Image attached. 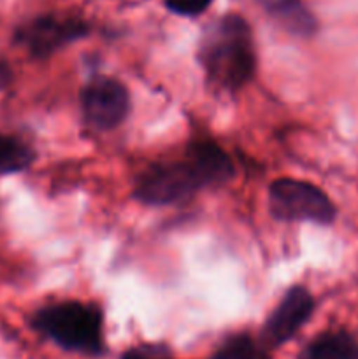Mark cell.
Returning a JSON list of instances; mask_svg holds the SVG:
<instances>
[{
	"instance_id": "obj_1",
	"label": "cell",
	"mask_w": 358,
	"mask_h": 359,
	"mask_svg": "<svg viewBox=\"0 0 358 359\" xmlns=\"http://www.w3.org/2000/svg\"><path fill=\"white\" fill-rule=\"evenodd\" d=\"M199 63L216 90L235 93L253 79L256 70L255 42L248 21L225 14L204 30L199 42Z\"/></svg>"
},
{
	"instance_id": "obj_2",
	"label": "cell",
	"mask_w": 358,
	"mask_h": 359,
	"mask_svg": "<svg viewBox=\"0 0 358 359\" xmlns=\"http://www.w3.org/2000/svg\"><path fill=\"white\" fill-rule=\"evenodd\" d=\"M32 325L56 346L86 356L104 353V318L97 305L69 300L48 305L35 312Z\"/></svg>"
},
{
	"instance_id": "obj_3",
	"label": "cell",
	"mask_w": 358,
	"mask_h": 359,
	"mask_svg": "<svg viewBox=\"0 0 358 359\" xmlns=\"http://www.w3.org/2000/svg\"><path fill=\"white\" fill-rule=\"evenodd\" d=\"M269 210L279 221L330 224L336 217V207L323 189L290 177L276 179L270 184Z\"/></svg>"
},
{
	"instance_id": "obj_4",
	"label": "cell",
	"mask_w": 358,
	"mask_h": 359,
	"mask_svg": "<svg viewBox=\"0 0 358 359\" xmlns=\"http://www.w3.org/2000/svg\"><path fill=\"white\" fill-rule=\"evenodd\" d=\"M202 188L190 160L157 163L139 175L135 198L146 205H171L188 198Z\"/></svg>"
},
{
	"instance_id": "obj_5",
	"label": "cell",
	"mask_w": 358,
	"mask_h": 359,
	"mask_svg": "<svg viewBox=\"0 0 358 359\" xmlns=\"http://www.w3.org/2000/svg\"><path fill=\"white\" fill-rule=\"evenodd\" d=\"M81 111L91 128H118L130 112L128 90L114 77L93 76L81 90Z\"/></svg>"
},
{
	"instance_id": "obj_6",
	"label": "cell",
	"mask_w": 358,
	"mask_h": 359,
	"mask_svg": "<svg viewBox=\"0 0 358 359\" xmlns=\"http://www.w3.org/2000/svg\"><path fill=\"white\" fill-rule=\"evenodd\" d=\"M88 32L90 27L79 18L48 14L21 25L14 41L35 58H48L70 42L83 39Z\"/></svg>"
},
{
	"instance_id": "obj_7",
	"label": "cell",
	"mask_w": 358,
	"mask_h": 359,
	"mask_svg": "<svg viewBox=\"0 0 358 359\" xmlns=\"http://www.w3.org/2000/svg\"><path fill=\"white\" fill-rule=\"evenodd\" d=\"M314 311L311 293L302 286H293L284 293L263 326V339L267 346L279 347L286 344L295 333L307 323Z\"/></svg>"
},
{
	"instance_id": "obj_8",
	"label": "cell",
	"mask_w": 358,
	"mask_h": 359,
	"mask_svg": "<svg viewBox=\"0 0 358 359\" xmlns=\"http://www.w3.org/2000/svg\"><path fill=\"white\" fill-rule=\"evenodd\" d=\"M186 158L193 165L202 188L220 186L234 177L230 156L213 140H200L190 146Z\"/></svg>"
},
{
	"instance_id": "obj_9",
	"label": "cell",
	"mask_w": 358,
	"mask_h": 359,
	"mask_svg": "<svg viewBox=\"0 0 358 359\" xmlns=\"http://www.w3.org/2000/svg\"><path fill=\"white\" fill-rule=\"evenodd\" d=\"M290 34L307 37L316 30V20L302 0H256Z\"/></svg>"
},
{
	"instance_id": "obj_10",
	"label": "cell",
	"mask_w": 358,
	"mask_h": 359,
	"mask_svg": "<svg viewBox=\"0 0 358 359\" xmlns=\"http://www.w3.org/2000/svg\"><path fill=\"white\" fill-rule=\"evenodd\" d=\"M302 359H358V344L344 332L323 333L305 347Z\"/></svg>"
},
{
	"instance_id": "obj_11",
	"label": "cell",
	"mask_w": 358,
	"mask_h": 359,
	"mask_svg": "<svg viewBox=\"0 0 358 359\" xmlns=\"http://www.w3.org/2000/svg\"><path fill=\"white\" fill-rule=\"evenodd\" d=\"M35 154L23 140L11 135H0V175L16 174L30 167Z\"/></svg>"
},
{
	"instance_id": "obj_12",
	"label": "cell",
	"mask_w": 358,
	"mask_h": 359,
	"mask_svg": "<svg viewBox=\"0 0 358 359\" xmlns=\"http://www.w3.org/2000/svg\"><path fill=\"white\" fill-rule=\"evenodd\" d=\"M211 359H270L265 347L248 333L232 335L221 344Z\"/></svg>"
},
{
	"instance_id": "obj_13",
	"label": "cell",
	"mask_w": 358,
	"mask_h": 359,
	"mask_svg": "<svg viewBox=\"0 0 358 359\" xmlns=\"http://www.w3.org/2000/svg\"><path fill=\"white\" fill-rule=\"evenodd\" d=\"M214 0H164L165 7L171 13L179 14L185 18H195L206 13L207 7L213 4Z\"/></svg>"
},
{
	"instance_id": "obj_14",
	"label": "cell",
	"mask_w": 358,
	"mask_h": 359,
	"mask_svg": "<svg viewBox=\"0 0 358 359\" xmlns=\"http://www.w3.org/2000/svg\"><path fill=\"white\" fill-rule=\"evenodd\" d=\"M121 359H172L165 347L140 346L126 351Z\"/></svg>"
},
{
	"instance_id": "obj_15",
	"label": "cell",
	"mask_w": 358,
	"mask_h": 359,
	"mask_svg": "<svg viewBox=\"0 0 358 359\" xmlns=\"http://www.w3.org/2000/svg\"><path fill=\"white\" fill-rule=\"evenodd\" d=\"M11 81H13V70H11L9 63L6 60L0 58V91L6 90Z\"/></svg>"
}]
</instances>
